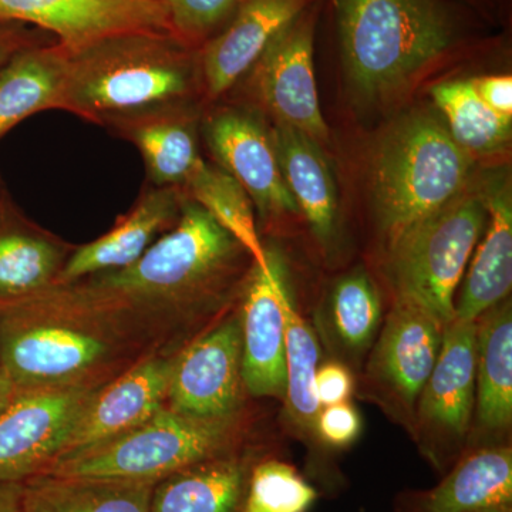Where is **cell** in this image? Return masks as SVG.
Listing matches in <instances>:
<instances>
[{
    "instance_id": "cell-27",
    "label": "cell",
    "mask_w": 512,
    "mask_h": 512,
    "mask_svg": "<svg viewBox=\"0 0 512 512\" xmlns=\"http://www.w3.org/2000/svg\"><path fill=\"white\" fill-rule=\"evenodd\" d=\"M154 485L36 474L22 481V512H151Z\"/></svg>"
},
{
    "instance_id": "cell-35",
    "label": "cell",
    "mask_w": 512,
    "mask_h": 512,
    "mask_svg": "<svg viewBox=\"0 0 512 512\" xmlns=\"http://www.w3.org/2000/svg\"><path fill=\"white\" fill-rule=\"evenodd\" d=\"M355 379L349 367L339 362L319 366L315 376V393L320 407L349 402Z\"/></svg>"
},
{
    "instance_id": "cell-38",
    "label": "cell",
    "mask_w": 512,
    "mask_h": 512,
    "mask_svg": "<svg viewBox=\"0 0 512 512\" xmlns=\"http://www.w3.org/2000/svg\"><path fill=\"white\" fill-rule=\"evenodd\" d=\"M0 512H22V481L0 483Z\"/></svg>"
},
{
    "instance_id": "cell-32",
    "label": "cell",
    "mask_w": 512,
    "mask_h": 512,
    "mask_svg": "<svg viewBox=\"0 0 512 512\" xmlns=\"http://www.w3.org/2000/svg\"><path fill=\"white\" fill-rule=\"evenodd\" d=\"M318 493L291 464L279 460L255 463L241 512H309Z\"/></svg>"
},
{
    "instance_id": "cell-6",
    "label": "cell",
    "mask_w": 512,
    "mask_h": 512,
    "mask_svg": "<svg viewBox=\"0 0 512 512\" xmlns=\"http://www.w3.org/2000/svg\"><path fill=\"white\" fill-rule=\"evenodd\" d=\"M487 224L483 192L473 184L446 207L404 231L386 247L394 299L413 303L446 328L471 256Z\"/></svg>"
},
{
    "instance_id": "cell-25",
    "label": "cell",
    "mask_w": 512,
    "mask_h": 512,
    "mask_svg": "<svg viewBox=\"0 0 512 512\" xmlns=\"http://www.w3.org/2000/svg\"><path fill=\"white\" fill-rule=\"evenodd\" d=\"M254 464L227 453L177 471L154 485L151 512H241Z\"/></svg>"
},
{
    "instance_id": "cell-37",
    "label": "cell",
    "mask_w": 512,
    "mask_h": 512,
    "mask_svg": "<svg viewBox=\"0 0 512 512\" xmlns=\"http://www.w3.org/2000/svg\"><path fill=\"white\" fill-rule=\"evenodd\" d=\"M474 89L481 100L505 119H512V77L510 74H493V76L471 79Z\"/></svg>"
},
{
    "instance_id": "cell-14",
    "label": "cell",
    "mask_w": 512,
    "mask_h": 512,
    "mask_svg": "<svg viewBox=\"0 0 512 512\" xmlns=\"http://www.w3.org/2000/svg\"><path fill=\"white\" fill-rule=\"evenodd\" d=\"M0 19L43 30L69 49L133 30L171 32L157 0H0Z\"/></svg>"
},
{
    "instance_id": "cell-13",
    "label": "cell",
    "mask_w": 512,
    "mask_h": 512,
    "mask_svg": "<svg viewBox=\"0 0 512 512\" xmlns=\"http://www.w3.org/2000/svg\"><path fill=\"white\" fill-rule=\"evenodd\" d=\"M242 386L241 318L231 316L175 357L167 407L198 419H231Z\"/></svg>"
},
{
    "instance_id": "cell-41",
    "label": "cell",
    "mask_w": 512,
    "mask_h": 512,
    "mask_svg": "<svg viewBox=\"0 0 512 512\" xmlns=\"http://www.w3.org/2000/svg\"><path fill=\"white\" fill-rule=\"evenodd\" d=\"M512 512V511H511Z\"/></svg>"
},
{
    "instance_id": "cell-22",
    "label": "cell",
    "mask_w": 512,
    "mask_h": 512,
    "mask_svg": "<svg viewBox=\"0 0 512 512\" xmlns=\"http://www.w3.org/2000/svg\"><path fill=\"white\" fill-rule=\"evenodd\" d=\"M276 154L293 200L320 247L329 251L338 239L339 195L322 146L295 128L271 127Z\"/></svg>"
},
{
    "instance_id": "cell-39",
    "label": "cell",
    "mask_w": 512,
    "mask_h": 512,
    "mask_svg": "<svg viewBox=\"0 0 512 512\" xmlns=\"http://www.w3.org/2000/svg\"><path fill=\"white\" fill-rule=\"evenodd\" d=\"M18 392V387L12 382L8 372H6L5 367H3L2 362H0V412L12 402L13 397H15Z\"/></svg>"
},
{
    "instance_id": "cell-30",
    "label": "cell",
    "mask_w": 512,
    "mask_h": 512,
    "mask_svg": "<svg viewBox=\"0 0 512 512\" xmlns=\"http://www.w3.org/2000/svg\"><path fill=\"white\" fill-rule=\"evenodd\" d=\"M285 320L286 413L303 434H315L320 404L315 393L319 345L309 323L295 308L286 285L281 293Z\"/></svg>"
},
{
    "instance_id": "cell-33",
    "label": "cell",
    "mask_w": 512,
    "mask_h": 512,
    "mask_svg": "<svg viewBox=\"0 0 512 512\" xmlns=\"http://www.w3.org/2000/svg\"><path fill=\"white\" fill-rule=\"evenodd\" d=\"M163 5L171 32L202 47L231 19L242 0H157Z\"/></svg>"
},
{
    "instance_id": "cell-24",
    "label": "cell",
    "mask_w": 512,
    "mask_h": 512,
    "mask_svg": "<svg viewBox=\"0 0 512 512\" xmlns=\"http://www.w3.org/2000/svg\"><path fill=\"white\" fill-rule=\"evenodd\" d=\"M476 420L490 437L512 424V308L510 298L476 320Z\"/></svg>"
},
{
    "instance_id": "cell-11",
    "label": "cell",
    "mask_w": 512,
    "mask_h": 512,
    "mask_svg": "<svg viewBox=\"0 0 512 512\" xmlns=\"http://www.w3.org/2000/svg\"><path fill=\"white\" fill-rule=\"evenodd\" d=\"M444 326L413 303L394 299L366 369L367 390L413 431L424 384L433 372Z\"/></svg>"
},
{
    "instance_id": "cell-20",
    "label": "cell",
    "mask_w": 512,
    "mask_h": 512,
    "mask_svg": "<svg viewBox=\"0 0 512 512\" xmlns=\"http://www.w3.org/2000/svg\"><path fill=\"white\" fill-rule=\"evenodd\" d=\"M487 224L470 259L463 289L456 299V319L476 322L510 296L512 288V194L505 175L481 185Z\"/></svg>"
},
{
    "instance_id": "cell-17",
    "label": "cell",
    "mask_w": 512,
    "mask_h": 512,
    "mask_svg": "<svg viewBox=\"0 0 512 512\" xmlns=\"http://www.w3.org/2000/svg\"><path fill=\"white\" fill-rule=\"evenodd\" d=\"M174 359L148 357L109 386L96 389L83 407L59 458L116 439L160 412L167 403Z\"/></svg>"
},
{
    "instance_id": "cell-40",
    "label": "cell",
    "mask_w": 512,
    "mask_h": 512,
    "mask_svg": "<svg viewBox=\"0 0 512 512\" xmlns=\"http://www.w3.org/2000/svg\"><path fill=\"white\" fill-rule=\"evenodd\" d=\"M470 8L478 10L485 18L495 19L500 13L501 0H461Z\"/></svg>"
},
{
    "instance_id": "cell-34",
    "label": "cell",
    "mask_w": 512,
    "mask_h": 512,
    "mask_svg": "<svg viewBox=\"0 0 512 512\" xmlns=\"http://www.w3.org/2000/svg\"><path fill=\"white\" fill-rule=\"evenodd\" d=\"M362 433V419L356 407L349 402L333 404L320 409L315 434L326 446H352Z\"/></svg>"
},
{
    "instance_id": "cell-26",
    "label": "cell",
    "mask_w": 512,
    "mask_h": 512,
    "mask_svg": "<svg viewBox=\"0 0 512 512\" xmlns=\"http://www.w3.org/2000/svg\"><path fill=\"white\" fill-rule=\"evenodd\" d=\"M67 50L59 42L20 50L0 69V138L23 120L60 110Z\"/></svg>"
},
{
    "instance_id": "cell-16",
    "label": "cell",
    "mask_w": 512,
    "mask_h": 512,
    "mask_svg": "<svg viewBox=\"0 0 512 512\" xmlns=\"http://www.w3.org/2000/svg\"><path fill=\"white\" fill-rule=\"evenodd\" d=\"M320 0H242L224 28L201 47L205 100L227 96L279 33Z\"/></svg>"
},
{
    "instance_id": "cell-9",
    "label": "cell",
    "mask_w": 512,
    "mask_h": 512,
    "mask_svg": "<svg viewBox=\"0 0 512 512\" xmlns=\"http://www.w3.org/2000/svg\"><path fill=\"white\" fill-rule=\"evenodd\" d=\"M476 322L454 319L444 328L433 372L414 414V439L441 473L466 454L476 407Z\"/></svg>"
},
{
    "instance_id": "cell-4",
    "label": "cell",
    "mask_w": 512,
    "mask_h": 512,
    "mask_svg": "<svg viewBox=\"0 0 512 512\" xmlns=\"http://www.w3.org/2000/svg\"><path fill=\"white\" fill-rule=\"evenodd\" d=\"M107 311L73 285L0 306V362L18 390L87 383L116 348V336L97 319Z\"/></svg>"
},
{
    "instance_id": "cell-8",
    "label": "cell",
    "mask_w": 512,
    "mask_h": 512,
    "mask_svg": "<svg viewBox=\"0 0 512 512\" xmlns=\"http://www.w3.org/2000/svg\"><path fill=\"white\" fill-rule=\"evenodd\" d=\"M319 5L306 9L279 33L234 89H242L248 97L244 106L261 116L266 114L274 124L301 131L323 146L329 140V128L320 109L313 66Z\"/></svg>"
},
{
    "instance_id": "cell-19",
    "label": "cell",
    "mask_w": 512,
    "mask_h": 512,
    "mask_svg": "<svg viewBox=\"0 0 512 512\" xmlns=\"http://www.w3.org/2000/svg\"><path fill=\"white\" fill-rule=\"evenodd\" d=\"M202 101L173 104L110 124L143 156L148 184L183 188L204 161L200 153Z\"/></svg>"
},
{
    "instance_id": "cell-15",
    "label": "cell",
    "mask_w": 512,
    "mask_h": 512,
    "mask_svg": "<svg viewBox=\"0 0 512 512\" xmlns=\"http://www.w3.org/2000/svg\"><path fill=\"white\" fill-rule=\"evenodd\" d=\"M266 269L252 264L242 303V382L254 397L285 399V320L281 293L286 285L281 259L269 251Z\"/></svg>"
},
{
    "instance_id": "cell-7",
    "label": "cell",
    "mask_w": 512,
    "mask_h": 512,
    "mask_svg": "<svg viewBox=\"0 0 512 512\" xmlns=\"http://www.w3.org/2000/svg\"><path fill=\"white\" fill-rule=\"evenodd\" d=\"M234 431L235 417L198 419L163 407L136 429L59 458L42 473L157 484L177 471L229 453Z\"/></svg>"
},
{
    "instance_id": "cell-36",
    "label": "cell",
    "mask_w": 512,
    "mask_h": 512,
    "mask_svg": "<svg viewBox=\"0 0 512 512\" xmlns=\"http://www.w3.org/2000/svg\"><path fill=\"white\" fill-rule=\"evenodd\" d=\"M50 42L57 40L43 30L0 19V69L20 50Z\"/></svg>"
},
{
    "instance_id": "cell-5",
    "label": "cell",
    "mask_w": 512,
    "mask_h": 512,
    "mask_svg": "<svg viewBox=\"0 0 512 512\" xmlns=\"http://www.w3.org/2000/svg\"><path fill=\"white\" fill-rule=\"evenodd\" d=\"M474 157L434 107L399 117L377 141L370 165L373 210L384 245L446 207L473 184Z\"/></svg>"
},
{
    "instance_id": "cell-29",
    "label": "cell",
    "mask_w": 512,
    "mask_h": 512,
    "mask_svg": "<svg viewBox=\"0 0 512 512\" xmlns=\"http://www.w3.org/2000/svg\"><path fill=\"white\" fill-rule=\"evenodd\" d=\"M431 99L458 146L471 156H494L510 146L512 119L491 110L471 79L436 84Z\"/></svg>"
},
{
    "instance_id": "cell-12",
    "label": "cell",
    "mask_w": 512,
    "mask_h": 512,
    "mask_svg": "<svg viewBox=\"0 0 512 512\" xmlns=\"http://www.w3.org/2000/svg\"><path fill=\"white\" fill-rule=\"evenodd\" d=\"M94 392L89 383L19 390L0 412V483L25 481L52 466Z\"/></svg>"
},
{
    "instance_id": "cell-18",
    "label": "cell",
    "mask_w": 512,
    "mask_h": 512,
    "mask_svg": "<svg viewBox=\"0 0 512 512\" xmlns=\"http://www.w3.org/2000/svg\"><path fill=\"white\" fill-rule=\"evenodd\" d=\"M184 201L181 188L148 184L116 227L96 241L74 249L57 276L56 285L74 284L87 276L133 264L157 241L161 232L174 227Z\"/></svg>"
},
{
    "instance_id": "cell-10",
    "label": "cell",
    "mask_w": 512,
    "mask_h": 512,
    "mask_svg": "<svg viewBox=\"0 0 512 512\" xmlns=\"http://www.w3.org/2000/svg\"><path fill=\"white\" fill-rule=\"evenodd\" d=\"M201 134L214 164L244 188L262 221L298 214L282 174L271 127L258 111L244 104L204 110Z\"/></svg>"
},
{
    "instance_id": "cell-2",
    "label": "cell",
    "mask_w": 512,
    "mask_h": 512,
    "mask_svg": "<svg viewBox=\"0 0 512 512\" xmlns=\"http://www.w3.org/2000/svg\"><path fill=\"white\" fill-rule=\"evenodd\" d=\"M343 70L360 106H384L409 92L466 42L450 0H333Z\"/></svg>"
},
{
    "instance_id": "cell-21",
    "label": "cell",
    "mask_w": 512,
    "mask_h": 512,
    "mask_svg": "<svg viewBox=\"0 0 512 512\" xmlns=\"http://www.w3.org/2000/svg\"><path fill=\"white\" fill-rule=\"evenodd\" d=\"M67 249L30 224L0 190V306L35 298L56 285Z\"/></svg>"
},
{
    "instance_id": "cell-31",
    "label": "cell",
    "mask_w": 512,
    "mask_h": 512,
    "mask_svg": "<svg viewBox=\"0 0 512 512\" xmlns=\"http://www.w3.org/2000/svg\"><path fill=\"white\" fill-rule=\"evenodd\" d=\"M329 328L340 348L363 355L382 323V302L375 282L362 269L340 278L330 293Z\"/></svg>"
},
{
    "instance_id": "cell-3",
    "label": "cell",
    "mask_w": 512,
    "mask_h": 512,
    "mask_svg": "<svg viewBox=\"0 0 512 512\" xmlns=\"http://www.w3.org/2000/svg\"><path fill=\"white\" fill-rule=\"evenodd\" d=\"M245 258L251 256L185 195L174 227L136 262L69 285L113 312L188 306L227 291L237 281Z\"/></svg>"
},
{
    "instance_id": "cell-1",
    "label": "cell",
    "mask_w": 512,
    "mask_h": 512,
    "mask_svg": "<svg viewBox=\"0 0 512 512\" xmlns=\"http://www.w3.org/2000/svg\"><path fill=\"white\" fill-rule=\"evenodd\" d=\"M66 50L60 110L97 126L173 104L207 103L201 47L170 30L116 33Z\"/></svg>"
},
{
    "instance_id": "cell-23",
    "label": "cell",
    "mask_w": 512,
    "mask_h": 512,
    "mask_svg": "<svg viewBox=\"0 0 512 512\" xmlns=\"http://www.w3.org/2000/svg\"><path fill=\"white\" fill-rule=\"evenodd\" d=\"M512 448L491 444L464 454L416 512H511Z\"/></svg>"
},
{
    "instance_id": "cell-28",
    "label": "cell",
    "mask_w": 512,
    "mask_h": 512,
    "mask_svg": "<svg viewBox=\"0 0 512 512\" xmlns=\"http://www.w3.org/2000/svg\"><path fill=\"white\" fill-rule=\"evenodd\" d=\"M181 190L190 200L201 205L247 251L252 264L268 268L271 258L259 238L254 204L227 171L204 160Z\"/></svg>"
}]
</instances>
